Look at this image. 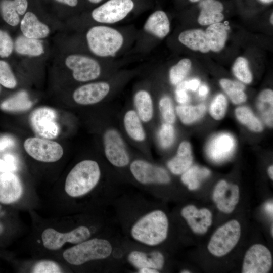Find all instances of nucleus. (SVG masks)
<instances>
[{"label": "nucleus", "instance_id": "23", "mask_svg": "<svg viewBox=\"0 0 273 273\" xmlns=\"http://www.w3.org/2000/svg\"><path fill=\"white\" fill-rule=\"evenodd\" d=\"M144 28L158 38L165 37L170 31V22L166 13L160 10L154 11L147 18Z\"/></svg>", "mask_w": 273, "mask_h": 273}, {"label": "nucleus", "instance_id": "49", "mask_svg": "<svg viewBox=\"0 0 273 273\" xmlns=\"http://www.w3.org/2000/svg\"><path fill=\"white\" fill-rule=\"evenodd\" d=\"M4 160L9 164L17 169V160L16 158L13 155L10 154H5L4 156Z\"/></svg>", "mask_w": 273, "mask_h": 273}, {"label": "nucleus", "instance_id": "59", "mask_svg": "<svg viewBox=\"0 0 273 273\" xmlns=\"http://www.w3.org/2000/svg\"><path fill=\"white\" fill-rule=\"evenodd\" d=\"M273 17V15H272V14H271V17H270V22H271V24H272V23H273V20H272L273 17Z\"/></svg>", "mask_w": 273, "mask_h": 273}, {"label": "nucleus", "instance_id": "21", "mask_svg": "<svg viewBox=\"0 0 273 273\" xmlns=\"http://www.w3.org/2000/svg\"><path fill=\"white\" fill-rule=\"evenodd\" d=\"M128 260L138 270L142 268H150L157 270L162 269L164 257L159 251L146 253L140 251H133L128 256Z\"/></svg>", "mask_w": 273, "mask_h": 273}, {"label": "nucleus", "instance_id": "10", "mask_svg": "<svg viewBox=\"0 0 273 273\" xmlns=\"http://www.w3.org/2000/svg\"><path fill=\"white\" fill-rule=\"evenodd\" d=\"M90 232L85 226H80L67 233H60L52 228H48L41 235L43 245L45 248L51 250L60 249L68 242L78 244L88 239Z\"/></svg>", "mask_w": 273, "mask_h": 273}, {"label": "nucleus", "instance_id": "24", "mask_svg": "<svg viewBox=\"0 0 273 273\" xmlns=\"http://www.w3.org/2000/svg\"><path fill=\"white\" fill-rule=\"evenodd\" d=\"M143 122L134 109H129L124 113L123 124L125 132L132 140L142 143L146 140V133Z\"/></svg>", "mask_w": 273, "mask_h": 273}, {"label": "nucleus", "instance_id": "42", "mask_svg": "<svg viewBox=\"0 0 273 273\" xmlns=\"http://www.w3.org/2000/svg\"><path fill=\"white\" fill-rule=\"evenodd\" d=\"M14 41L6 31L0 29V58H7L14 51Z\"/></svg>", "mask_w": 273, "mask_h": 273}, {"label": "nucleus", "instance_id": "38", "mask_svg": "<svg viewBox=\"0 0 273 273\" xmlns=\"http://www.w3.org/2000/svg\"><path fill=\"white\" fill-rule=\"evenodd\" d=\"M158 107L165 123L173 124L176 120V113L171 99L168 96H162L159 101Z\"/></svg>", "mask_w": 273, "mask_h": 273}, {"label": "nucleus", "instance_id": "5", "mask_svg": "<svg viewBox=\"0 0 273 273\" xmlns=\"http://www.w3.org/2000/svg\"><path fill=\"white\" fill-rule=\"evenodd\" d=\"M136 5L135 0H106L93 9L91 16L99 23H117L130 14Z\"/></svg>", "mask_w": 273, "mask_h": 273}, {"label": "nucleus", "instance_id": "29", "mask_svg": "<svg viewBox=\"0 0 273 273\" xmlns=\"http://www.w3.org/2000/svg\"><path fill=\"white\" fill-rule=\"evenodd\" d=\"M32 105L27 93L21 90L3 101L0 108L7 112H20L29 109Z\"/></svg>", "mask_w": 273, "mask_h": 273}, {"label": "nucleus", "instance_id": "18", "mask_svg": "<svg viewBox=\"0 0 273 273\" xmlns=\"http://www.w3.org/2000/svg\"><path fill=\"white\" fill-rule=\"evenodd\" d=\"M23 194L19 178L12 172L0 173V202L9 204L18 201Z\"/></svg>", "mask_w": 273, "mask_h": 273}, {"label": "nucleus", "instance_id": "50", "mask_svg": "<svg viewBox=\"0 0 273 273\" xmlns=\"http://www.w3.org/2000/svg\"><path fill=\"white\" fill-rule=\"evenodd\" d=\"M60 4L74 8L79 4V0H54Z\"/></svg>", "mask_w": 273, "mask_h": 273}, {"label": "nucleus", "instance_id": "60", "mask_svg": "<svg viewBox=\"0 0 273 273\" xmlns=\"http://www.w3.org/2000/svg\"><path fill=\"white\" fill-rule=\"evenodd\" d=\"M189 1L192 3H195V2H197L199 1L200 0H189Z\"/></svg>", "mask_w": 273, "mask_h": 273}, {"label": "nucleus", "instance_id": "52", "mask_svg": "<svg viewBox=\"0 0 273 273\" xmlns=\"http://www.w3.org/2000/svg\"><path fill=\"white\" fill-rule=\"evenodd\" d=\"M139 272L140 273H158L157 270L150 268H142L139 270Z\"/></svg>", "mask_w": 273, "mask_h": 273}, {"label": "nucleus", "instance_id": "61", "mask_svg": "<svg viewBox=\"0 0 273 273\" xmlns=\"http://www.w3.org/2000/svg\"><path fill=\"white\" fill-rule=\"evenodd\" d=\"M1 86H0V92H1Z\"/></svg>", "mask_w": 273, "mask_h": 273}, {"label": "nucleus", "instance_id": "4", "mask_svg": "<svg viewBox=\"0 0 273 273\" xmlns=\"http://www.w3.org/2000/svg\"><path fill=\"white\" fill-rule=\"evenodd\" d=\"M112 252V247L109 241L94 238L67 249L63 252V257L69 264L78 266L91 260L107 258Z\"/></svg>", "mask_w": 273, "mask_h": 273}, {"label": "nucleus", "instance_id": "51", "mask_svg": "<svg viewBox=\"0 0 273 273\" xmlns=\"http://www.w3.org/2000/svg\"><path fill=\"white\" fill-rule=\"evenodd\" d=\"M209 92L208 87L206 85H202L199 89V95L201 97H205Z\"/></svg>", "mask_w": 273, "mask_h": 273}, {"label": "nucleus", "instance_id": "45", "mask_svg": "<svg viewBox=\"0 0 273 273\" xmlns=\"http://www.w3.org/2000/svg\"><path fill=\"white\" fill-rule=\"evenodd\" d=\"M14 5L20 16L24 15L28 6L27 0H13Z\"/></svg>", "mask_w": 273, "mask_h": 273}, {"label": "nucleus", "instance_id": "17", "mask_svg": "<svg viewBox=\"0 0 273 273\" xmlns=\"http://www.w3.org/2000/svg\"><path fill=\"white\" fill-rule=\"evenodd\" d=\"M181 214L195 233L203 234L211 225L212 214L207 209L198 210L195 206L188 205L182 209Z\"/></svg>", "mask_w": 273, "mask_h": 273}, {"label": "nucleus", "instance_id": "39", "mask_svg": "<svg viewBox=\"0 0 273 273\" xmlns=\"http://www.w3.org/2000/svg\"><path fill=\"white\" fill-rule=\"evenodd\" d=\"M227 106L228 101L225 96L222 94H218L210 103L209 114L214 119L221 120L226 113Z\"/></svg>", "mask_w": 273, "mask_h": 273}, {"label": "nucleus", "instance_id": "8", "mask_svg": "<svg viewBox=\"0 0 273 273\" xmlns=\"http://www.w3.org/2000/svg\"><path fill=\"white\" fill-rule=\"evenodd\" d=\"M26 152L34 159L43 162H54L63 155L62 146L50 139L37 137L27 139L24 143Z\"/></svg>", "mask_w": 273, "mask_h": 273}, {"label": "nucleus", "instance_id": "36", "mask_svg": "<svg viewBox=\"0 0 273 273\" xmlns=\"http://www.w3.org/2000/svg\"><path fill=\"white\" fill-rule=\"evenodd\" d=\"M191 66V60L188 58H184L172 66L169 72L170 83L173 85H177L183 81L190 71Z\"/></svg>", "mask_w": 273, "mask_h": 273}, {"label": "nucleus", "instance_id": "37", "mask_svg": "<svg viewBox=\"0 0 273 273\" xmlns=\"http://www.w3.org/2000/svg\"><path fill=\"white\" fill-rule=\"evenodd\" d=\"M234 75L241 82L249 84L252 81V75L247 60L243 57H238L232 67Z\"/></svg>", "mask_w": 273, "mask_h": 273}, {"label": "nucleus", "instance_id": "12", "mask_svg": "<svg viewBox=\"0 0 273 273\" xmlns=\"http://www.w3.org/2000/svg\"><path fill=\"white\" fill-rule=\"evenodd\" d=\"M130 171L133 177L142 184H166L170 181L165 169L144 160H133L130 164Z\"/></svg>", "mask_w": 273, "mask_h": 273}, {"label": "nucleus", "instance_id": "35", "mask_svg": "<svg viewBox=\"0 0 273 273\" xmlns=\"http://www.w3.org/2000/svg\"><path fill=\"white\" fill-rule=\"evenodd\" d=\"M0 13L5 22L11 26H16L20 22L13 0H1Z\"/></svg>", "mask_w": 273, "mask_h": 273}, {"label": "nucleus", "instance_id": "6", "mask_svg": "<svg viewBox=\"0 0 273 273\" xmlns=\"http://www.w3.org/2000/svg\"><path fill=\"white\" fill-rule=\"evenodd\" d=\"M240 235L239 222L236 220L229 221L214 232L208 245V249L214 256H224L236 245Z\"/></svg>", "mask_w": 273, "mask_h": 273}, {"label": "nucleus", "instance_id": "14", "mask_svg": "<svg viewBox=\"0 0 273 273\" xmlns=\"http://www.w3.org/2000/svg\"><path fill=\"white\" fill-rule=\"evenodd\" d=\"M111 87L106 81L86 83L77 88L73 93V99L78 104L90 105L100 102L109 94Z\"/></svg>", "mask_w": 273, "mask_h": 273}, {"label": "nucleus", "instance_id": "44", "mask_svg": "<svg viewBox=\"0 0 273 273\" xmlns=\"http://www.w3.org/2000/svg\"><path fill=\"white\" fill-rule=\"evenodd\" d=\"M186 81H183L177 85L175 89V98L180 104H185L189 100Z\"/></svg>", "mask_w": 273, "mask_h": 273}, {"label": "nucleus", "instance_id": "20", "mask_svg": "<svg viewBox=\"0 0 273 273\" xmlns=\"http://www.w3.org/2000/svg\"><path fill=\"white\" fill-rule=\"evenodd\" d=\"M200 12L198 22L201 25H210L224 18L223 4L218 0H202L199 3Z\"/></svg>", "mask_w": 273, "mask_h": 273}, {"label": "nucleus", "instance_id": "32", "mask_svg": "<svg viewBox=\"0 0 273 273\" xmlns=\"http://www.w3.org/2000/svg\"><path fill=\"white\" fill-rule=\"evenodd\" d=\"M210 174L208 169L195 165L191 166L181 174V180L187 185L189 190H193L197 189L201 181L209 176Z\"/></svg>", "mask_w": 273, "mask_h": 273}, {"label": "nucleus", "instance_id": "56", "mask_svg": "<svg viewBox=\"0 0 273 273\" xmlns=\"http://www.w3.org/2000/svg\"><path fill=\"white\" fill-rule=\"evenodd\" d=\"M261 2L264 4H269L272 2L273 0H259Z\"/></svg>", "mask_w": 273, "mask_h": 273}, {"label": "nucleus", "instance_id": "46", "mask_svg": "<svg viewBox=\"0 0 273 273\" xmlns=\"http://www.w3.org/2000/svg\"><path fill=\"white\" fill-rule=\"evenodd\" d=\"M14 145L15 140L11 136L5 135L0 138V151Z\"/></svg>", "mask_w": 273, "mask_h": 273}, {"label": "nucleus", "instance_id": "31", "mask_svg": "<svg viewBox=\"0 0 273 273\" xmlns=\"http://www.w3.org/2000/svg\"><path fill=\"white\" fill-rule=\"evenodd\" d=\"M176 114L184 124L193 123L203 117L206 111V106L203 104L196 106L180 104L175 109Z\"/></svg>", "mask_w": 273, "mask_h": 273}, {"label": "nucleus", "instance_id": "30", "mask_svg": "<svg viewBox=\"0 0 273 273\" xmlns=\"http://www.w3.org/2000/svg\"><path fill=\"white\" fill-rule=\"evenodd\" d=\"M257 108L261 117L269 127L273 124V92L265 89L260 93L257 101Z\"/></svg>", "mask_w": 273, "mask_h": 273}, {"label": "nucleus", "instance_id": "2", "mask_svg": "<svg viewBox=\"0 0 273 273\" xmlns=\"http://www.w3.org/2000/svg\"><path fill=\"white\" fill-rule=\"evenodd\" d=\"M100 177L101 170L97 162L82 160L76 164L67 176L65 191L70 197H81L91 191Z\"/></svg>", "mask_w": 273, "mask_h": 273}, {"label": "nucleus", "instance_id": "54", "mask_svg": "<svg viewBox=\"0 0 273 273\" xmlns=\"http://www.w3.org/2000/svg\"><path fill=\"white\" fill-rule=\"evenodd\" d=\"M89 3L93 5H99L106 0H86Z\"/></svg>", "mask_w": 273, "mask_h": 273}, {"label": "nucleus", "instance_id": "9", "mask_svg": "<svg viewBox=\"0 0 273 273\" xmlns=\"http://www.w3.org/2000/svg\"><path fill=\"white\" fill-rule=\"evenodd\" d=\"M67 67L72 72L73 78L85 82L98 78L101 73V66L94 59L82 54H71L65 60Z\"/></svg>", "mask_w": 273, "mask_h": 273}, {"label": "nucleus", "instance_id": "26", "mask_svg": "<svg viewBox=\"0 0 273 273\" xmlns=\"http://www.w3.org/2000/svg\"><path fill=\"white\" fill-rule=\"evenodd\" d=\"M135 110L143 123L151 121L154 116V106L152 96L145 89L136 92L133 97Z\"/></svg>", "mask_w": 273, "mask_h": 273}, {"label": "nucleus", "instance_id": "25", "mask_svg": "<svg viewBox=\"0 0 273 273\" xmlns=\"http://www.w3.org/2000/svg\"><path fill=\"white\" fill-rule=\"evenodd\" d=\"M178 40L182 44L194 51L206 53L210 50L205 32L202 29L184 31L179 34Z\"/></svg>", "mask_w": 273, "mask_h": 273}, {"label": "nucleus", "instance_id": "55", "mask_svg": "<svg viewBox=\"0 0 273 273\" xmlns=\"http://www.w3.org/2000/svg\"><path fill=\"white\" fill-rule=\"evenodd\" d=\"M268 173L270 178L273 179V166L272 165L270 166L268 168Z\"/></svg>", "mask_w": 273, "mask_h": 273}, {"label": "nucleus", "instance_id": "57", "mask_svg": "<svg viewBox=\"0 0 273 273\" xmlns=\"http://www.w3.org/2000/svg\"><path fill=\"white\" fill-rule=\"evenodd\" d=\"M4 230V228L3 225L0 223V234H1Z\"/></svg>", "mask_w": 273, "mask_h": 273}, {"label": "nucleus", "instance_id": "13", "mask_svg": "<svg viewBox=\"0 0 273 273\" xmlns=\"http://www.w3.org/2000/svg\"><path fill=\"white\" fill-rule=\"evenodd\" d=\"M272 262V256L268 249L262 244H254L245 254L242 272H268L271 267Z\"/></svg>", "mask_w": 273, "mask_h": 273}, {"label": "nucleus", "instance_id": "28", "mask_svg": "<svg viewBox=\"0 0 273 273\" xmlns=\"http://www.w3.org/2000/svg\"><path fill=\"white\" fill-rule=\"evenodd\" d=\"M210 50L218 52L224 47L228 33L225 26L218 22L210 25L205 31Z\"/></svg>", "mask_w": 273, "mask_h": 273}, {"label": "nucleus", "instance_id": "1", "mask_svg": "<svg viewBox=\"0 0 273 273\" xmlns=\"http://www.w3.org/2000/svg\"><path fill=\"white\" fill-rule=\"evenodd\" d=\"M168 220L161 210L152 211L140 218L132 226L131 235L136 241L148 246H156L167 238Z\"/></svg>", "mask_w": 273, "mask_h": 273}, {"label": "nucleus", "instance_id": "43", "mask_svg": "<svg viewBox=\"0 0 273 273\" xmlns=\"http://www.w3.org/2000/svg\"><path fill=\"white\" fill-rule=\"evenodd\" d=\"M62 270L59 265L55 262L50 260L40 261L35 264L32 272L34 273H59Z\"/></svg>", "mask_w": 273, "mask_h": 273}, {"label": "nucleus", "instance_id": "48", "mask_svg": "<svg viewBox=\"0 0 273 273\" xmlns=\"http://www.w3.org/2000/svg\"><path fill=\"white\" fill-rule=\"evenodd\" d=\"M200 82L198 79H192L189 81H186V87L188 90H196L200 85Z\"/></svg>", "mask_w": 273, "mask_h": 273}, {"label": "nucleus", "instance_id": "34", "mask_svg": "<svg viewBox=\"0 0 273 273\" xmlns=\"http://www.w3.org/2000/svg\"><path fill=\"white\" fill-rule=\"evenodd\" d=\"M235 114L238 120L250 130L256 132L262 131L263 127L261 121L248 107H237L235 110Z\"/></svg>", "mask_w": 273, "mask_h": 273}, {"label": "nucleus", "instance_id": "47", "mask_svg": "<svg viewBox=\"0 0 273 273\" xmlns=\"http://www.w3.org/2000/svg\"><path fill=\"white\" fill-rule=\"evenodd\" d=\"M17 169L4 160L0 159V172H13Z\"/></svg>", "mask_w": 273, "mask_h": 273}, {"label": "nucleus", "instance_id": "33", "mask_svg": "<svg viewBox=\"0 0 273 273\" xmlns=\"http://www.w3.org/2000/svg\"><path fill=\"white\" fill-rule=\"evenodd\" d=\"M219 83L234 104H240L246 101L247 96L244 92L245 87L241 83L223 78L219 81Z\"/></svg>", "mask_w": 273, "mask_h": 273}, {"label": "nucleus", "instance_id": "15", "mask_svg": "<svg viewBox=\"0 0 273 273\" xmlns=\"http://www.w3.org/2000/svg\"><path fill=\"white\" fill-rule=\"evenodd\" d=\"M213 199L219 210L224 213H231L239 201V187L221 180L214 188Z\"/></svg>", "mask_w": 273, "mask_h": 273}, {"label": "nucleus", "instance_id": "16", "mask_svg": "<svg viewBox=\"0 0 273 273\" xmlns=\"http://www.w3.org/2000/svg\"><path fill=\"white\" fill-rule=\"evenodd\" d=\"M235 146V140L231 135L226 133H220L209 142L207 147V154L213 161L222 162L231 156Z\"/></svg>", "mask_w": 273, "mask_h": 273}, {"label": "nucleus", "instance_id": "11", "mask_svg": "<svg viewBox=\"0 0 273 273\" xmlns=\"http://www.w3.org/2000/svg\"><path fill=\"white\" fill-rule=\"evenodd\" d=\"M57 114L52 108L43 107L37 108L30 116V125L39 136L47 139L56 138L59 133L57 122Z\"/></svg>", "mask_w": 273, "mask_h": 273}, {"label": "nucleus", "instance_id": "7", "mask_svg": "<svg viewBox=\"0 0 273 273\" xmlns=\"http://www.w3.org/2000/svg\"><path fill=\"white\" fill-rule=\"evenodd\" d=\"M105 157L113 166L122 168L128 165L130 157L124 140L116 128L106 129L103 134Z\"/></svg>", "mask_w": 273, "mask_h": 273}, {"label": "nucleus", "instance_id": "41", "mask_svg": "<svg viewBox=\"0 0 273 273\" xmlns=\"http://www.w3.org/2000/svg\"><path fill=\"white\" fill-rule=\"evenodd\" d=\"M175 129L173 124L164 123L160 126L158 133V143L162 149L170 148L175 139Z\"/></svg>", "mask_w": 273, "mask_h": 273}, {"label": "nucleus", "instance_id": "19", "mask_svg": "<svg viewBox=\"0 0 273 273\" xmlns=\"http://www.w3.org/2000/svg\"><path fill=\"white\" fill-rule=\"evenodd\" d=\"M20 24L23 35L28 38L40 40L47 37L50 32L49 26L31 11L25 13Z\"/></svg>", "mask_w": 273, "mask_h": 273}, {"label": "nucleus", "instance_id": "58", "mask_svg": "<svg viewBox=\"0 0 273 273\" xmlns=\"http://www.w3.org/2000/svg\"><path fill=\"white\" fill-rule=\"evenodd\" d=\"M181 272H182V273H187V272H190V271H189V270H182L181 271Z\"/></svg>", "mask_w": 273, "mask_h": 273}, {"label": "nucleus", "instance_id": "40", "mask_svg": "<svg viewBox=\"0 0 273 273\" xmlns=\"http://www.w3.org/2000/svg\"><path fill=\"white\" fill-rule=\"evenodd\" d=\"M17 84V79L9 63L0 59V85L9 89L14 88Z\"/></svg>", "mask_w": 273, "mask_h": 273}, {"label": "nucleus", "instance_id": "3", "mask_svg": "<svg viewBox=\"0 0 273 273\" xmlns=\"http://www.w3.org/2000/svg\"><path fill=\"white\" fill-rule=\"evenodd\" d=\"M86 39L89 50L100 57L115 56L124 42L123 36L118 30L105 25L91 27L86 33Z\"/></svg>", "mask_w": 273, "mask_h": 273}, {"label": "nucleus", "instance_id": "53", "mask_svg": "<svg viewBox=\"0 0 273 273\" xmlns=\"http://www.w3.org/2000/svg\"><path fill=\"white\" fill-rule=\"evenodd\" d=\"M265 209L268 212V213L272 216L273 205L272 202L267 203L265 205Z\"/></svg>", "mask_w": 273, "mask_h": 273}, {"label": "nucleus", "instance_id": "22", "mask_svg": "<svg viewBox=\"0 0 273 273\" xmlns=\"http://www.w3.org/2000/svg\"><path fill=\"white\" fill-rule=\"evenodd\" d=\"M193 161L191 145L184 141L179 145L175 156L167 162V167L173 174L179 175L191 166Z\"/></svg>", "mask_w": 273, "mask_h": 273}, {"label": "nucleus", "instance_id": "27", "mask_svg": "<svg viewBox=\"0 0 273 273\" xmlns=\"http://www.w3.org/2000/svg\"><path fill=\"white\" fill-rule=\"evenodd\" d=\"M14 43V50L20 55L38 57L44 53L43 46L39 39L28 38L22 35L17 37Z\"/></svg>", "mask_w": 273, "mask_h": 273}]
</instances>
